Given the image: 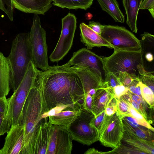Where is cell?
Here are the masks:
<instances>
[{"instance_id": "6da1fadb", "label": "cell", "mask_w": 154, "mask_h": 154, "mask_svg": "<svg viewBox=\"0 0 154 154\" xmlns=\"http://www.w3.org/2000/svg\"><path fill=\"white\" fill-rule=\"evenodd\" d=\"M88 70L67 63L41 71L35 83L40 92L42 113L60 104L82 105L83 85Z\"/></svg>"}, {"instance_id": "7a4b0ae2", "label": "cell", "mask_w": 154, "mask_h": 154, "mask_svg": "<svg viewBox=\"0 0 154 154\" xmlns=\"http://www.w3.org/2000/svg\"><path fill=\"white\" fill-rule=\"evenodd\" d=\"M10 71V86L14 91L20 83L33 59L29 33L18 34L13 40L7 57Z\"/></svg>"}, {"instance_id": "3957f363", "label": "cell", "mask_w": 154, "mask_h": 154, "mask_svg": "<svg viewBox=\"0 0 154 154\" xmlns=\"http://www.w3.org/2000/svg\"><path fill=\"white\" fill-rule=\"evenodd\" d=\"M42 110L39 90L35 82L24 105L22 124L24 127V146L21 154H31L33 140L37 127L42 119Z\"/></svg>"}, {"instance_id": "277c9868", "label": "cell", "mask_w": 154, "mask_h": 154, "mask_svg": "<svg viewBox=\"0 0 154 154\" xmlns=\"http://www.w3.org/2000/svg\"><path fill=\"white\" fill-rule=\"evenodd\" d=\"M30 61L26 71L17 88L8 99L7 115L11 125L22 124L23 108L30 91L34 85L37 75L41 72Z\"/></svg>"}, {"instance_id": "5b68a950", "label": "cell", "mask_w": 154, "mask_h": 154, "mask_svg": "<svg viewBox=\"0 0 154 154\" xmlns=\"http://www.w3.org/2000/svg\"><path fill=\"white\" fill-rule=\"evenodd\" d=\"M143 51H114L110 56L102 57L107 72L117 76L120 72H126L138 77L145 70L143 60Z\"/></svg>"}, {"instance_id": "8992f818", "label": "cell", "mask_w": 154, "mask_h": 154, "mask_svg": "<svg viewBox=\"0 0 154 154\" xmlns=\"http://www.w3.org/2000/svg\"><path fill=\"white\" fill-rule=\"evenodd\" d=\"M100 35L113 47L114 51H142L140 41L125 27L104 25Z\"/></svg>"}, {"instance_id": "52a82bcc", "label": "cell", "mask_w": 154, "mask_h": 154, "mask_svg": "<svg viewBox=\"0 0 154 154\" xmlns=\"http://www.w3.org/2000/svg\"><path fill=\"white\" fill-rule=\"evenodd\" d=\"M29 33L32 62L37 68L45 70L49 66L46 33L41 26L40 18L38 14H34V15L32 24Z\"/></svg>"}, {"instance_id": "ba28073f", "label": "cell", "mask_w": 154, "mask_h": 154, "mask_svg": "<svg viewBox=\"0 0 154 154\" xmlns=\"http://www.w3.org/2000/svg\"><path fill=\"white\" fill-rule=\"evenodd\" d=\"M94 116L91 112L81 108L79 115L67 129L73 140L88 146L99 141L98 132L90 124Z\"/></svg>"}, {"instance_id": "9c48e42d", "label": "cell", "mask_w": 154, "mask_h": 154, "mask_svg": "<svg viewBox=\"0 0 154 154\" xmlns=\"http://www.w3.org/2000/svg\"><path fill=\"white\" fill-rule=\"evenodd\" d=\"M60 36L56 46L49 56L52 62L62 60L71 49L76 28V18L70 12L62 18Z\"/></svg>"}, {"instance_id": "30bf717a", "label": "cell", "mask_w": 154, "mask_h": 154, "mask_svg": "<svg viewBox=\"0 0 154 154\" xmlns=\"http://www.w3.org/2000/svg\"><path fill=\"white\" fill-rule=\"evenodd\" d=\"M122 118L117 110L111 116H106L99 132V141L103 146L113 149L119 147L125 131Z\"/></svg>"}, {"instance_id": "8fae6325", "label": "cell", "mask_w": 154, "mask_h": 154, "mask_svg": "<svg viewBox=\"0 0 154 154\" xmlns=\"http://www.w3.org/2000/svg\"><path fill=\"white\" fill-rule=\"evenodd\" d=\"M67 63L70 66L88 67L94 75L104 82L107 71L102 57L97 55L85 48L73 53Z\"/></svg>"}, {"instance_id": "7c38bea8", "label": "cell", "mask_w": 154, "mask_h": 154, "mask_svg": "<svg viewBox=\"0 0 154 154\" xmlns=\"http://www.w3.org/2000/svg\"><path fill=\"white\" fill-rule=\"evenodd\" d=\"M72 140L67 128L53 125L47 154H70Z\"/></svg>"}, {"instance_id": "4fadbf2b", "label": "cell", "mask_w": 154, "mask_h": 154, "mask_svg": "<svg viewBox=\"0 0 154 154\" xmlns=\"http://www.w3.org/2000/svg\"><path fill=\"white\" fill-rule=\"evenodd\" d=\"M0 154H21L24 146V127L19 124L11 126Z\"/></svg>"}, {"instance_id": "5bb4252c", "label": "cell", "mask_w": 154, "mask_h": 154, "mask_svg": "<svg viewBox=\"0 0 154 154\" xmlns=\"http://www.w3.org/2000/svg\"><path fill=\"white\" fill-rule=\"evenodd\" d=\"M48 117L42 119L37 127L32 144L31 154H47L53 125L48 122Z\"/></svg>"}, {"instance_id": "9a60e30c", "label": "cell", "mask_w": 154, "mask_h": 154, "mask_svg": "<svg viewBox=\"0 0 154 154\" xmlns=\"http://www.w3.org/2000/svg\"><path fill=\"white\" fill-rule=\"evenodd\" d=\"M14 7L27 13L44 15L52 6V0H12Z\"/></svg>"}, {"instance_id": "2e32d148", "label": "cell", "mask_w": 154, "mask_h": 154, "mask_svg": "<svg viewBox=\"0 0 154 154\" xmlns=\"http://www.w3.org/2000/svg\"><path fill=\"white\" fill-rule=\"evenodd\" d=\"M81 108L76 104L69 106L55 115L48 117V123L68 129L79 115Z\"/></svg>"}, {"instance_id": "e0dca14e", "label": "cell", "mask_w": 154, "mask_h": 154, "mask_svg": "<svg viewBox=\"0 0 154 154\" xmlns=\"http://www.w3.org/2000/svg\"><path fill=\"white\" fill-rule=\"evenodd\" d=\"M80 40L88 50L93 47L106 46L113 48V47L100 35L94 32L84 23L80 24Z\"/></svg>"}, {"instance_id": "ac0fdd59", "label": "cell", "mask_w": 154, "mask_h": 154, "mask_svg": "<svg viewBox=\"0 0 154 154\" xmlns=\"http://www.w3.org/2000/svg\"><path fill=\"white\" fill-rule=\"evenodd\" d=\"M113 97L112 92L106 88L104 82L102 86L92 97V111L94 116L104 110Z\"/></svg>"}, {"instance_id": "d6986e66", "label": "cell", "mask_w": 154, "mask_h": 154, "mask_svg": "<svg viewBox=\"0 0 154 154\" xmlns=\"http://www.w3.org/2000/svg\"><path fill=\"white\" fill-rule=\"evenodd\" d=\"M143 0H122L127 16L126 23L131 30L136 33L138 14Z\"/></svg>"}, {"instance_id": "ffe728a7", "label": "cell", "mask_w": 154, "mask_h": 154, "mask_svg": "<svg viewBox=\"0 0 154 154\" xmlns=\"http://www.w3.org/2000/svg\"><path fill=\"white\" fill-rule=\"evenodd\" d=\"M125 144L144 152L145 154H154V141L140 138L125 131L122 139Z\"/></svg>"}, {"instance_id": "44dd1931", "label": "cell", "mask_w": 154, "mask_h": 154, "mask_svg": "<svg viewBox=\"0 0 154 154\" xmlns=\"http://www.w3.org/2000/svg\"><path fill=\"white\" fill-rule=\"evenodd\" d=\"M10 89V71L7 57L0 52V97L7 95Z\"/></svg>"}, {"instance_id": "7402d4cb", "label": "cell", "mask_w": 154, "mask_h": 154, "mask_svg": "<svg viewBox=\"0 0 154 154\" xmlns=\"http://www.w3.org/2000/svg\"><path fill=\"white\" fill-rule=\"evenodd\" d=\"M102 10L109 14L116 22L125 21V16L116 0H97Z\"/></svg>"}, {"instance_id": "603a6c76", "label": "cell", "mask_w": 154, "mask_h": 154, "mask_svg": "<svg viewBox=\"0 0 154 154\" xmlns=\"http://www.w3.org/2000/svg\"><path fill=\"white\" fill-rule=\"evenodd\" d=\"M93 1V0H52V5L63 8L86 10L90 7Z\"/></svg>"}, {"instance_id": "cb8c5ba5", "label": "cell", "mask_w": 154, "mask_h": 154, "mask_svg": "<svg viewBox=\"0 0 154 154\" xmlns=\"http://www.w3.org/2000/svg\"><path fill=\"white\" fill-rule=\"evenodd\" d=\"M125 131L144 140L154 141L153 131L144 127L141 128L131 127L122 120Z\"/></svg>"}, {"instance_id": "d4e9b609", "label": "cell", "mask_w": 154, "mask_h": 154, "mask_svg": "<svg viewBox=\"0 0 154 154\" xmlns=\"http://www.w3.org/2000/svg\"><path fill=\"white\" fill-rule=\"evenodd\" d=\"M125 116H129L135 118L139 125L154 132V128L148 122L144 117L134 108L130 103L129 113Z\"/></svg>"}, {"instance_id": "484cf974", "label": "cell", "mask_w": 154, "mask_h": 154, "mask_svg": "<svg viewBox=\"0 0 154 154\" xmlns=\"http://www.w3.org/2000/svg\"><path fill=\"white\" fill-rule=\"evenodd\" d=\"M142 96L145 101L152 108H154V93L148 86L140 82Z\"/></svg>"}, {"instance_id": "4316f807", "label": "cell", "mask_w": 154, "mask_h": 154, "mask_svg": "<svg viewBox=\"0 0 154 154\" xmlns=\"http://www.w3.org/2000/svg\"><path fill=\"white\" fill-rule=\"evenodd\" d=\"M115 98L117 103L116 110L123 117L125 116L129 113L130 103L123 95L119 99Z\"/></svg>"}, {"instance_id": "83f0119b", "label": "cell", "mask_w": 154, "mask_h": 154, "mask_svg": "<svg viewBox=\"0 0 154 154\" xmlns=\"http://www.w3.org/2000/svg\"><path fill=\"white\" fill-rule=\"evenodd\" d=\"M153 72L145 70L139 77L140 81L149 88L154 93V76Z\"/></svg>"}, {"instance_id": "f1b7e54d", "label": "cell", "mask_w": 154, "mask_h": 154, "mask_svg": "<svg viewBox=\"0 0 154 154\" xmlns=\"http://www.w3.org/2000/svg\"><path fill=\"white\" fill-rule=\"evenodd\" d=\"M104 82L106 88L112 92L114 87L121 84L117 76L109 72H107Z\"/></svg>"}, {"instance_id": "f546056e", "label": "cell", "mask_w": 154, "mask_h": 154, "mask_svg": "<svg viewBox=\"0 0 154 154\" xmlns=\"http://www.w3.org/2000/svg\"><path fill=\"white\" fill-rule=\"evenodd\" d=\"M14 8L12 0H0V10L6 14L11 21L13 20Z\"/></svg>"}, {"instance_id": "4dcf8cb0", "label": "cell", "mask_w": 154, "mask_h": 154, "mask_svg": "<svg viewBox=\"0 0 154 154\" xmlns=\"http://www.w3.org/2000/svg\"><path fill=\"white\" fill-rule=\"evenodd\" d=\"M106 115L105 110L96 116H94L90 122V125L99 132L104 122Z\"/></svg>"}, {"instance_id": "1f68e13d", "label": "cell", "mask_w": 154, "mask_h": 154, "mask_svg": "<svg viewBox=\"0 0 154 154\" xmlns=\"http://www.w3.org/2000/svg\"><path fill=\"white\" fill-rule=\"evenodd\" d=\"M114 153L118 154H145L144 152L127 144H122L117 149H115Z\"/></svg>"}, {"instance_id": "d6a6232c", "label": "cell", "mask_w": 154, "mask_h": 154, "mask_svg": "<svg viewBox=\"0 0 154 154\" xmlns=\"http://www.w3.org/2000/svg\"><path fill=\"white\" fill-rule=\"evenodd\" d=\"M11 126V122L7 114L0 113V136L7 133Z\"/></svg>"}, {"instance_id": "836d02e7", "label": "cell", "mask_w": 154, "mask_h": 154, "mask_svg": "<svg viewBox=\"0 0 154 154\" xmlns=\"http://www.w3.org/2000/svg\"><path fill=\"white\" fill-rule=\"evenodd\" d=\"M117 77L121 84L126 87H128L134 79L139 78L126 72H119Z\"/></svg>"}, {"instance_id": "e575fe53", "label": "cell", "mask_w": 154, "mask_h": 154, "mask_svg": "<svg viewBox=\"0 0 154 154\" xmlns=\"http://www.w3.org/2000/svg\"><path fill=\"white\" fill-rule=\"evenodd\" d=\"M74 105H75L62 104L57 105L48 111L43 113L41 116V119H42L49 116H54L61 112L67 107Z\"/></svg>"}, {"instance_id": "d590c367", "label": "cell", "mask_w": 154, "mask_h": 154, "mask_svg": "<svg viewBox=\"0 0 154 154\" xmlns=\"http://www.w3.org/2000/svg\"><path fill=\"white\" fill-rule=\"evenodd\" d=\"M117 103L116 100L113 97L108 103L105 109L106 115L111 116L114 114L116 111Z\"/></svg>"}, {"instance_id": "8d00e7d4", "label": "cell", "mask_w": 154, "mask_h": 154, "mask_svg": "<svg viewBox=\"0 0 154 154\" xmlns=\"http://www.w3.org/2000/svg\"><path fill=\"white\" fill-rule=\"evenodd\" d=\"M129 91L128 89L122 84L117 85L113 88L114 97L119 99Z\"/></svg>"}, {"instance_id": "74e56055", "label": "cell", "mask_w": 154, "mask_h": 154, "mask_svg": "<svg viewBox=\"0 0 154 154\" xmlns=\"http://www.w3.org/2000/svg\"><path fill=\"white\" fill-rule=\"evenodd\" d=\"M139 9H148L153 18H154V0H144L142 2Z\"/></svg>"}, {"instance_id": "f35d334b", "label": "cell", "mask_w": 154, "mask_h": 154, "mask_svg": "<svg viewBox=\"0 0 154 154\" xmlns=\"http://www.w3.org/2000/svg\"><path fill=\"white\" fill-rule=\"evenodd\" d=\"M87 25L94 32L100 35L103 25L99 22L94 21H90Z\"/></svg>"}, {"instance_id": "ab89813d", "label": "cell", "mask_w": 154, "mask_h": 154, "mask_svg": "<svg viewBox=\"0 0 154 154\" xmlns=\"http://www.w3.org/2000/svg\"><path fill=\"white\" fill-rule=\"evenodd\" d=\"M8 103L6 96L0 97V113L7 114Z\"/></svg>"}, {"instance_id": "60d3db41", "label": "cell", "mask_w": 154, "mask_h": 154, "mask_svg": "<svg viewBox=\"0 0 154 154\" xmlns=\"http://www.w3.org/2000/svg\"><path fill=\"white\" fill-rule=\"evenodd\" d=\"M106 153H110V151L105 152H99L97 150L95 149L94 148L89 149L84 153V154H85Z\"/></svg>"}, {"instance_id": "b9f144b4", "label": "cell", "mask_w": 154, "mask_h": 154, "mask_svg": "<svg viewBox=\"0 0 154 154\" xmlns=\"http://www.w3.org/2000/svg\"><path fill=\"white\" fill-rule=\"evenodd\" d=\"M145 58L149 62L152 61L153 59V55L150 52H148L146 54Z\"/></svg>"}, {"instance_id": "7bdbcfd3", "label": "cell", "mask_w": 154, "mask_h": 154, "mask_svg": "<svg viewBox=\"0 0 154 154\" xmlns=\"http://www.w3.org/2000/svg\"><path fill=\"white\" fill-rule=\"evenodd\" d=\"M85 16L87 20H90L92 18V15L91 14L88 13L85 14Z\"/></svg>"}]
</instances>
